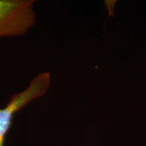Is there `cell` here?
I'll return each mask as SVG.
<instances>
[{
    "label": "cell",
    "mask_w": 146,
    "mask_h": 146,
    "mask_svg": "<svg viewBox=\"0 0 146 146\" xmlns=\"http://www.w3.org/2000/svg\"><path fill=\"white\" fill-rule=\"evenodd\" d=\"M50 84V73H38L25 89L13 94L5 106L0 108V146H4L6 136L10 131L16 114L33 101L45 96Z\"/></svg>",
    "instance_id": "cell-1"
},
{
    "label": "cell",
    "mask_w": 146,
    "mask_h": 146,
    "mask_svg": "<svg viewBox=\"0 0 146 146\" xmlns=\"http://www.w3.org/2000/svg\"><path fill=\"white\" fill-rule=\"evenodd\" d=\"M34 0H0V38L21 36L36 25Z\"/></svg>",
    "instance_id": "cell-2"
}]
</instances>
